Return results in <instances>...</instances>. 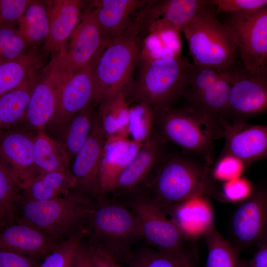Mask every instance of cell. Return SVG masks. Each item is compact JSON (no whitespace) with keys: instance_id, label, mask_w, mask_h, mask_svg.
Wrapping results in <instances>:
<instances>
[{"instance_id":"1","label":"cell","mask_w":267,"mask_h":267,"mask_svg":"<svg viewBox=\"0 0 267 267\" xmlns=\"http://www.w3.org/2000/svg\"><path fill=\"white\" fill-rule=\"evenodd\" d=\"M192 64L181 56H166L140 63L124 94L129 104H145L158 114L182 97Z\"/></svg>"},{"instance_id":"2","label":"cell","mask_w":267,"mask_h":267,"mask_svg":"<svg viewBox=\"0 0 267 267\" xmlns=\"http://www.w3.org/2000/svg\"><path fill=\"white\" fill-rule=\"evenodd\" d=\"M141 30L134 20L120 36L104 42L93 60L99 105L124 92L140 63Z\"/></svg>"},{"instance_id":"3","label":"cell","mask_w":267,"mask_h":267,"mask_svg":"<svg viewBox=\"0 0 267 267\" xmlns=\"http://www.w3.org/2000/svg\"><path fill=\"white\" fill-rule=\"evenodd\" d=\"M210 166L187 155L167 152L144 189L167 210L206 191Z\"/></svg>"},{"instance_id":"4","label":"cell","mask_w":267,"mask_h":267,"mask_svg":"<svg viewBox=\"0 0 267 267\" xmlns=\"http://www.w3.org/2000/svg\"><path fill=\"white\" fill-rule=\"evenodd\" d=\"M86 237L88 242L108 251L120 262L131 264L134 257L131 245L140 234L136 217L123 201L104 196L91 205Z\"/></svg>"},{"instance_id":"5","label":"cell","mask_w":267,"mask_h":267,"mask_svg":"<svg viewBox=\"0 0 267 267\" xmlns=\"http://www.w3.org/2000/svg\"><path fill=\"white\" fill-rule=\"evenodd\" d=\"M156 131L168 143L199 157L210 165L213 162L215 143L223 137V129L219 121L187 105L160 112Z\"/></svg>"},{"instance_id":"6","label":"cell","mask_w":267,"mask_h":267,"mask_svg":"<svg viewBox=\"0 0 267 267\" xmlns=\"http://www.w3.org/2000/svg\"><path fill=\"white\" fill-rule=\"evenodd\" d=\"M93 201L76 190L50 200L22 201L17 222L30 225L60 242L85 237Z\"/></svg>"},{"instance_id":"7","label":"cell","mask_w":267,"mask_h":267,"mask_svg":"<svg viewBox=\"0 0 267 267\" xmlns=\"http://www.w3.org/2000/svg\"><path fill=\"white\" fill-rule=\"evenodd\" d=\"M213 6L200 13L181 31L194 65L227 70L233 68L238 57L237 46L231 28L217 18Z\"/></svg>"},{"instance_id":"8","label":"cell","mask_w":267,"mask_h":267,"mask_svg":"<svg viewBox=\"0 0 267 267\" xmlns=\"http://www.w3.org/2000/svg\"><path fill=\"white\" fill-rule=\"evenodd\" d=\"M118 198L136 217L140 237L162 252L178 254L181 251L182 232L166 216V210L156 202L144 189Z\"/></svg>"},{"instance_id":"9","label":"cell","mask_w":267,"mask_h":267,"mask_svg":"<svg viewBox=\"0 0 267 267\" xmlns=\"http://www.w3.org/2000/svg\"><path fill=\"white\" fill-rule=\"evenodd\" d=\"M74 72L66 47L52 56L39 75L31 95L25 122L29 128L38 132L47 127L55 115L61 88Z\"/></svg>"},{"instance_id":"10","label":"cell","mask_w":267,"mask_h":267,"mask_svg":"<svg viewBox=\"0 0 267 267\" xmlns=\"http://www.w3.org/2000/svg\"><path fill=\"white\" fill-rule=\"evenodd\" d=\"M231 88L222 121L228 123L246 122L267 113V77L262 72L244 68L229 70Z\"/></svg>"},{"instance_id":"11","label":"cell","mask_w":267,"mask_h":267,"mask_svg":"<svg viewBox=\"0 0 267 267\" xmlns=\"http://www.w3.org/2000/svg\"><path fill=\"white\" fill-rule=\"evenodd\" d=\"M212 0H148L135 14L141 35L181 31L204 10L213 6Z\"/></svg>"},{"instance_id":"12","label":"cell","mask_w":267,"mask_h":267,"mask_svg":"<svg viewBox=\"0 0 267 267\" xmlns=\"http://www.w3.org/2000/svg\"><path fill=\"white\" fill-rule=\"evenodd\" d=\"M231 28L243 68L260 72L267 59V5L253 12L231 13Z\"/></svg>"},{"instance_id":"13","label":"cell","mask_w":267,"mask_h":267,"mask_svg":"<svg viewBox=\"0 0 267 267\" xmlns=\"http://www.w3.org/2000/svg\"><path fill=\"white\" fill-rule=\"evenodd\" d=\"M105 140L98 109L90 134L74 158L71 171L76 182L75 190L93 201L103 196L100 173Z\"/></svg>"},{"instance_id":"14","label":"cell","mask_w":267,"mask_h":267,"mask_svg":"<svg viewBox=\"0 0 267 267\" xmlns=\"http://www.w3.org/2000/svg\"><path fill=\"white\" fill-rule=\"evenodd\" d=\"M93 102L99 105L92 61L87 66L74 71L63 85L55 115L46 128L53 132Z\"/></svg>"},{"instance_id":"15","label":"cell","mask_w":267,"mask_h":267,"mask_svg":"<svg viewBox=\"0 0 267 267\" xmlns=\"http://www.w3.org/2000/svg\"><path fill=\"white\" fill-rule=\"evenodd\" d=\"M167 143L155 130L119 175L112 192L114 197L144 188L167 153Z\"/></svg>"},{"instance_id":"16","label":"cell","mask_w":267,"mask_h":267,"mask_svg":"<svg viewBox=\"0 0 267 267\" xmlns=\"http://www.w3.org/2000/svg\"><path fill=\"white\" fill-rule=\"evenodd\" d=\"M225 142L221 156L233 157L246 167L267 158V125L222 122Z\"/></svg>"},{"instance_id":"17","label":"cell","mask_w":267,"mask_h":267,"mask_svg":"<svg viewBox=\"0 0 267 267\" xmlns=\"http://www.w3.org/2000/svg\"><path fill=\"white\" fill-rule=\"evenodd\" d=\"M231 229L244 245L260 246L267 240V186L253 190L235 211Z\"/></svg>"},{"instance_id":"18","label":"cell","mask_w":267,"mask_h":267,"mask_svg":"<svg viewBox=\"0 0 267 267\" xmlns=\"http://www.w3.org/2000/svg\"><path fill=\"white\" fill-rule=\"evenodd\" d=\"M36 134L21 129L0 132V160L7 166L23 189L41 174L33 158Z\"/></svg>"},{"instance_id":"19","label":"cell","mask_w":267,"mask_h":267,"mask_svg":"<svg viewBox=\"0 0 267 267\" xmlns=\"http://www.w3.org/2000/svg\"><path fill=\"white\" fill-rule=\"evenodd\" d=\"M61 242L19 221L0 228V249L34 258H45Z\"/></svg>"},{"instance_id":"20","label":"cell","mask_w":267,"mask_h":267,"mask_svg":"<svg viewBox=\"0 0 267 267\" xmlns=\"http://www.w3.org/2000/svg\"><path fill=\"white\" fill-rule=\"evenodd\" d=\"M49 30L43 48V53L52 56L65 47V42L76 27L84 1L55 0L46 2Z\"/></svg>"},{"instance_id":"21","label":"cell","mask_w":267,"mask_h":267,"mask_svg":"<svg viewBox=\"0 0 267 267\" xmlns=\"http://www.w3.org/2000/svg\"><path fill=\"white\" fill-rule=\"evenodd\" d=\"M105 40L91 7L85 13L70 39L66 54L74 71L89 65L93 60Z\"/></svg>"},{"instance_id":"22","label":"cell","mask_w":267,"mask_h":267,"mask_svg":"<svg viewBox=\"0 0 267 267\" xmlns=\"http://www.w3.org/2000/svg\"><path fill=\"white\" fill-rule=\"evenodd\" d=\"M148 0H99L90 2L105 41L120 36Z\"/></svg>"},{"instance_id":"23","label":"cell","mask_w":267,"mask_h":267,"mask_svg":"<svg viewBox=\"0 0 267 267\" xmlns=\"http://www.w3.org/2000/svg\"><path fill=\"white\" fill-rule=\"evenodd\" d=\"M142 145L128 138H106L100 164V183L103 196L112 192L116 180Z\"/></svg>"},{"instance_id":"24","label":"cell","mask_w":267,"mask_h":267,"mask_svg":"<svg viewBox=\"0 0 267 267\" xmlns=\"http://www.w3.org/2000/svg\"><path fill=\"white\" fill-rule=\"evenodd\" d=\"M96 102L91 103L54 131L56 139L63 146L70 159L74 158L88 139L98 111Z\"/></svg>"},{"instance_id":"25","label":"cell","mask_w":267,"mask_h":267,"mask_svg":"<svg viewBox=\"0 0 267 267\" xmlns=\"http://www.w3.org/2000/svg\"><path fill=\"white\" fill-rule=\"evenodd\" d=\"M39 75H35L17 88L0 96V131L11 130L26 122L27 110Z\"/></svg>"},{"instance_id":"26","label":"cell","mask_w":267,"mask_h":267,"mask_svg":"<svg viewBox=\"0 0 267 267\" xmlns=\"http://www.w3.org/2000/svg\"><path fill=\"white\" fill-rule=\"evenodd\" d=\"M75 188L76 182L71 172L41 173L23 189L22 201L47 200L62 197Z\"/></svg>"},{"instance_id":"27","label":"cell","mask_w":267,"mask_h":267,"mask_svg":"<svg viewBox=\"0 0 267 267\" xmlns=\"http://www.w3.org/2000/svg\"><path fill=\"white\" fill-rule=\"evenodd\" d=\"M43 53L32 48L11 60L0 64V96L36 75L43 64Z\"/></svg>"},{"instance_id":"28","label":"cell","mask_w":267,"mask_h":267,"mask_svg":"<svg viewBox=\"0 0 267 267\" xmlns=\"http://www.w3.org/2000/svg\"><path fill=\"white\" fill-rule=\"evenodd\" d=\"M36 167L41 173L60 172L70 173V158L66 151L44 130L37 132L33 145Z\"/></svg>"},{"instance_id":"29","label":"cell","mask_w":267,"mask_h":267,"mask_svg":"<svg viewBox=\"0 0 267 267\" xmlns=\"http://www.w3.org/2000/svg\"><path fill=\"white\" fill-rule=\"evenodd\" d=\"M23 188L7 166L0 160V226L17 222Z\"/></svg>"},{"instance_id":"30","label":"cell","mask_w":267,"mask_h":267,"mask_svg":"<svg viewBox=\"0 0 267 267\" xmlns=\"http://www.w3.org/2000/svg\"><path fill=\"white\" fill-rule=\"evenodd\" d=\"M230 69L226 70L221 78L188 103L187 106L205 113L221 124L222 115L227 105L231 88Z\"/></svg>"},{"instance_id":"31","label":"cell","mask_w":267,"mask_h":267,"mask_svg":"<svg viewBox=\"0 0 267 267\" xmlns=\"http://www.w3.org/2000/svg\"><path fill=\"white\" fill-rule=\"evenodd\" d=\"M130 104L124 92L104 105H99L98 114L106 138L118 136L129 138Z\"/></svg>"},{"instance_id":"32","label":"cell","mask_w":267,"mask_h":267,"mask_svg":"<svg viewBox=\"0 0 267 267\" xmlns=\"http://www.w3.org/2000/svg\"><path fill=\"white\" fill-rule=\"evenodd\" d=\"M18 30L28 44L34 45L46 39L49 30L47 8L39 1H32L19 19Z\"/></svg>"},{"instance_id":"33","label":"cell","mask_w":267,"mask_h":267,"mask_svg":"<svg viewBox=\"0 0 267 267\" xmlns=\"http://www.w3.org/2000/svg\"><path fill=\"white\" fill-rule=\"evenodd\" d=\"M158 114L150 107L143 104H130L129 138L143 145L154 134Z\"/></svg>"},{"instance_id":"34","label":"cell","mask_w":267,"mask_h":267,"mask_svg":"<svg viewBox=\"0 0 267 267\" xmlns=\"http://www.w3.org/2000/svg\"><path fill=\"white\" fill-rule=\"evenodd\" d=\"M208 255L206 267H238L235 252L232 246L213 226L204 235Z\"/></svg>"},{"instance_id":"35","label":"cell","mask_w":267,"mask_h":267,"mask_svg":"<svg viewBox=\"0 0 267 267\" xmlns=\"http://www.w3.org/2000/svg\"><path fill=\"white\" fill-rule=\"evenodd\" d=\"M226 70L192 64L182 94L189 103L221 78Z\"/></svg>"},{"instance_id":"36","label":"cell","mask_w":267,"mask_h":267,"mask_svg":"<svg viewBox=\"0 0 267 267\" xmlns=\"http://www.w3.org/2000/svg\"><path fill=\"white\" fill-rule=\"evenodd\" d=\"M84 238L78 236L62 241L44 258L39 267H72Z\"/></svg>"},{"instance_id":"37","label":"cell","mask_w":267,"mask_h":267,"mask_svg":"<svg viewBox=\"0 0 267 267\" xmlns=\"http://www.w3.org/2000/svg\"><path fill=\"white\" fill-rule=\"evenodd\" d=\"M27 45H29L28 43L19 30L11 25L0 24V63L12 60L23 54Z\"/></svg>"},{"instance_id":"38","label":"cell","mask_w":267,"mask_h":267,"mask_svg":"<svg viewBox=\"0 0 267 267\" xmlns=\"http://www.w3.org/2000/svg\"><path fill=\"white\" fill-rule=\"evenodd\" d=\"M135 267H185L188 265L182 253L172 254L157 251L140 252L131 263Z\"/></svg>"},{"instance_id":"39","label":"cell","mask_w":267,"mask_h":267,"mask_svg":"<svg viewBox=\"0 0 267 267\" xmlns=\"http://www.w3.org/2000/svg\"><path fill=\"white\" fill-rule=\"evenodd\" d=\"M212 2L219 13L253 12L267 5V0H212Z\"/></svg>"},{"instance_id":"40","label":"cell","mask_w":267,"mask_h":267,"mask_svg":"<svg viewBox=\"0 0 267 267\" xmlns=\"http://www.w3.org/2000/svg\"><path fill=\"white\" fill-rule=\"evenodd\" d=\"M246 166L237 159L228 155H220L214 169V175L223 180H231L237 176Z\"/></svg>"},{"instance_id":"41","label":"cell","mask_w":267,"mask_h":267,"mask_svg":"<svg viewBox=\"0 0 267 267\" xmlns=\"http://www.w3.org/2000/svg\"><path fill=\"white\" fill-rule=\"evenodd\" d=\"M84 244L89 267H122L120 262L108 251L88 242Z\"/></svg>"},{"instance_id":"42","label":"cell","mask_w":267,"mask_h":267,"mask_svg":"<svg viewBox=\"0 0 267 267\" xmlns=\"http://www.w3.org/2000/svg\"><path fill=\"white\" fill-rule=\"evenodd\" d=\"M32 1L28 0H0V24L11 25L13 22L19 20Z\"/></svg>"},{"instance_id":"43","label":"cell","mask_w":267,"mask_h":267,"mask_svg":"<svg viewBox=\"0 0 267 267\" xmlns=\"http://www.w3.org/2000/svg\"><path fill=\"white\" fill-rule=\"evenodd\" d=\"M34 257L0 249V267H39Z\"/></svg>"},{"instance_id":"44","label":"cell","mask_w":267,"mask_h":267,"mask_svg":"<svg viewBox=\"0 0 267 267\" xmlns=\"http://www.w3.org/2000/svg\"><path fill=\"white\" fill-rule=\"evenodd\" d=\"M249 186L246 181L242 179L229 180L224 186L225 196L231 200H238L249 195Z\"/></svg>"},{"instance_id":"45","label":"cell","mask_w":267,"mask_h":267,"mask_svg":"<svg viewBox=\"0 0 267 267\" xmlns=\"http://www.w3.org/2000/svg\"><path fill=\"white\" fill-rule=\"evenodd\" d=\"M245 267H267V240L259 246Z\"/></svg>"},{"instance_id":"46","label":"cell","mask_w":267,"mask_h":267,"mask_svg":"<svg viewBox=\"0 0 267 267\" xmlns=\"http://www.w3.org/2000/svg\"><path fill=\"white\" fill-rule=\"evenodd\" d=\"M72 267H89L86 247L83 241L75 257Z\"/></svg>"},{"instance_id":"47","label":"cell","mask_w":267,"mask_h":267,"mask_svg":"<svg viewBox=\"0 0 267 267\" xmlns=\"http://www.w3.org/2000/svg\"><path fill=\"white\" fill-rule=\"evenodd\" d=\"M267 77V59L265 62L261 71Z\"/></svg>"},{"instance_id":"48","label":"cell","mask_w":267,"mask_h":267,"mask_svg":"<svg viewBox=\"0 0 267 267\" xmlns=\"http://www.w3.org/2000/svg\"><path fill=\"white\" fill-rule=\"evenodd\" d=\"M185 267H191L188 264Z\"/></svg>"},{"instance_id":"49","label":"cell","mask_w":267,"mask_h":267,"mask_svg":"<svg viewBox=\"0 0 267 267\" xmlns=\"http://www.w3.org/2000/svg\"><path fill=\"white\" fill-rule=\"evenodd\" d=\"M135 267L134 266H133V265H131V267Z\"/></svg>"}]
</instances>
